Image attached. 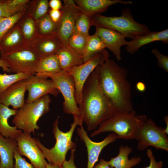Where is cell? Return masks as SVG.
I'll return each instance as SVG.
<instances>
[{"label":"cell","mask_w":168,"mask_h":168,"mask_svg":"<svg viewBox=\"0 0 168 168\" xmlns=\"http://www.w3.org/2000/svg\"><path fill=\"white\" fill-rule=\"evenodd\" d=\"M96 69L102 90L115 105L118 112H130L134 110L127 69L109 58Z\"/></svg>","instance_id":"obj_1"},{"label":"cell","mask_w":168,"mask_h":168,"mask_svg":"<svg viewBox=\"0 0 168 168\" xmlns=\"http://www.w3.org/2000/svg\"><path fill=\"white\" fill-rule=\"evenodd\" d=\"M82 96L81 117L89 131L96 129L101 123L118 111L102 90L96 68L84 85Z\"/></svg>","instance_id":"obj_2"},{"label":"cell","mask_w":168,"mask_h":168,"mask_svg":"<svg viewBox=\"0 0 168 168\" xmlns=\"http://www.w3.org/2000/svg\"><path fill=\"white\" fill-rule=\"evenodd\" d=\"M147 119L145 115L137 114L134 110L118 111L101 123L90 136L93 137L102 133L112 132L117 135V139L138 141L141 129Z\"/></svg>","instance_id":"obj_3"},{"label":"cell","mask_w":168,"mask_h":168,"mask_svg":"<svg viewBox=\"0 0 168 168\" xmlns=\"http://www.w3.org/2000/svg\"><path fill=\"white\" fill-rule=\"evenodd\" d=\"M74 119V122L70 125L69 130L66 132H63L59 129L58 118L55 121L52 132L56 142L54 147L51 148H46L38 139L35 138L36 144L49 163L62 166L63 163L66 160V156L68 151L76 149V144L72 140V135L77 125L82 126L83 121L80 117H75Z\"/></svg>","instance_id":"obj_4"},{"label":"cell","mask_w":168,"mask_h":168,"mask_svg":"<svg viewBox=\"0 0 168 168\" xmlns=\"http://www.w3.org/2000/svg\"><path fill=\"white\" fill-rule=\"evenodd\" d=\"M91 26L111 29L132 39L150 31L146 25L135 20L130 9L127 7L122 10L120 16H107L97 14L91 17Z\"/></svg>","instance_id":"obj_5"},{"label":"cell","mask_w":168,"mask_h":168,"mask_svg":"<svg viewBox=\"0 0 168 168\" xmlns=\"http://www.w3.org/2000/svg\"><path fill=\"white\" fill-rule=\"evenodd\" d=\"M51 99L47 94L31 103L25 102L17 111L12 123L17 129L23 132L35 134L39 129L37 122L40 118L50 110Z\"/></svg>","instance_id":"obj_6"},{"label":"cell","mask_w":168,"mask_h":168,"mask_svg":"<svg viewBox=\"0 0 168 168\" xmlns=\"http://www.w3.org/2000/svg\"><path fill=\"white\" fill-rule=\"evenodd\" d=\"M38 76L50 78L64 99L63 110L66 113L75 117H81V111L77 104L75 84L72 76L67 72L62 70L54 74H35Z\"/></svg>","instance_id":"obj_7"},{"label":"cell","mask_w":168,"mask_h":168,"mask_svg":"<svg viewBox=\"0 0 168 168\" xmlns=\"http://www.w3.org/2000/svg\"><path fill=\"white\" fill-rule=\"evenodd\" d=\"M40 58L30 44H26L13 52L1 56L0 58L7 63L11 72L32 75L35 74Z\"/></svg>","instance_id":"obj_8"},{"label":"cell","mask_w":168,"mask_h":168,"mask_svg":"<svg viewBox=\"0 0 168 168\" xmlns=\"http://www.w3.org/2000/svg\"><path fill=\"white\" fill-rule=\"evenodd\" d=\"M109 57L108 51L104 49L88 61L66 71L73 79L76 90V101L79 108L82 105L83 89L86 80L95 69Z\"/></svg>","instance_id":"obj_9"},{"label":"cell","mask_w":168,"mask_h":168,"mask_svg":"<svg viewBox=\"0 0 168 168\" xmlns=\"http://www.w3.org/2000/svg\"><path fill=\"white\" fill-rule=\"evenodd\" d=\"M164 129L157 126L151 119L147 118L142 127L137 145L138 149L143 151L149 146L168 151V138Z\"/></svg>","instance_id":"obj_10"},{"label":"cell","mask_w":168,"mask_h":168,"mask_svg":"<svg viewBox=\"0 0 168 168\" xmlns=\"http://www.w3.org/2000/svg\"><path fill=\"white\" fill-rule=\"evenodd\" d=\"M61 9L62 15L58 23L56 34L63 44L68 40L74 31L76 20L81 12L74 0H64Z\"/></svg>","instance_id":"obj_11"},{"label":"cell","mask_w":168,"mask_h":168,"mask_svg":"<svg viewBox=\"0 0 168 168\" xmlns=\"http://www.w3.org/2000/svg\"><path fill=\"white\" fill-rule=\"evenodd\" d=\"M17 149L21 156L27 157L35 168H46L48 163L30 134L22 132L16 139Z\"/></svg>","instance_id":"obj_12"},{"label":"cell","mask_w":168,"mask_h":168,"mask_svg":"<svg viewBox=\"0 0 168 168\" xmlns=\"http://www.w3.org/2000/svg\"><path fill=\"white\" fill-rule=\"evenodd\" d=\"M48 78L34 74L26 79L28 96L25 102H32L47 94H51L57 96L60 93L52 80Z\"/></svg>","instance_id":"obj_13"},{"label":"cell","mask_w":168,"mask_h":168,"mask_svg":"<svg viewBox=\"0 0 168 168\" xmlns=\"http://www.w3.org/2000/svg\"><path fill=\"white\" fill-rule=\"evenodd\" d=\"M78 128L77 132L80 139L85 144L88 153L87 168H93L98 161L99 157L102 149L109 144L117 139V135L112 133L103 140L99 142L92 141L88 137L83 126Z\"/></svg>","instance_id":"obj_14"},{"label":"cell","mask_w":168,"mask_h":168,"mask_svg":"<svg viewBox=\"0 0 168 168\" xmlns=\"http://www.w3.org/2000/svg\"><path fill=\"white\" fill-rule=\"evenodd\" d=\"M95 34L99 37L107 48L115 56L116 59L120 61L121 47L127 45L128 41L125 40V37L116 30L105 27L96 26Z\"/></svg>","instance_id":"obj_15"},{"label":"cell","mask_w":168,"mask_h":168,"mask_svg":"<svg viewBox=\"0 0 168 168\" xmlns=\"http://www.w3.org/2000/svg\"><path fill=\"white\" fill-rule=\"evenodd\" d=\"M26 79L14 83L2 93L0 95V103L8 107L11 105L16 110L22 107L25 103Z\"/></svg>","instance_id":"obj_16"},{"label":"cell","mask_w":168,"mask_h":168,"mask_svg":"<svg viewBox=\"0 0 168 168\" xmlns=\"http://www.w3.org/2000/svg\"><path fill=\"white\" fill-rule=\"evenodd\" d=\"M75 3L81 12L91 17L107 10L111 5L117 3L132 4L130 1L121 0H75Z\"/></svg>","instance_id":"obj_17"},{"label":"cell","mask_w":168,"mask_h":168,"mask_svg":"<svg viewBox=\"0 0 168 168\" xmlns=\"http://www.w3.org/2000/svg\"><path fill=\"white\" fill-rule=\"evenodd\" d=\"M30 44L40 57L55 54L63 44L56 34L37 35Z\"/></svg>","instance_id":"obj_18"},{"label":"cell","mask_w":168,"mask_h":168,"mask_svg":"<svg viewBox=\"0 0 168 168\" xmlns=\"http://www.w3.org/2000/svg\"><path fill=\"white\" fill-rule=\"evenodd\" d=\"M157 41H162L165 44H168V29L160 31H150L145 35L137 37L128 42L125 48L128 53L133 54L144 45Z\"/></svg>","instance_id":"obj_19"},{"label":"cell","mask_w":168,"mask_h":168,"mask_svg":"<svg viewBox=\"0 0 168 168\" xmlns=\"http://www.w3.org/2000/svg\"><path fill=\"white\" fill-rule=\"evenodd\" d=\"M55 54L63 71H67L84 63L82 55L68 44H63Z\"/></svg>","instance_id":"obj_20"},{"label":"cell","mask_w":168,"mask_h":168,"mask_svg":"<svg viewBox=\"0 0 168 168\" xmlns=\"http://www.w3.org/2000/svg\"><path fill=\"white\" fill-rule=\"evenodd\" d=\"M25 44L19 29L16 24L0 41V55L13 52Z\"/></svg>","instance_id":"obj_21"},{"label":"cell","mask_w":168,"mask_h":168,"mask_svg":"<svg viewBox=\"0 0 168 168\" xmlns=\"http://www.w3.org/2000/svg\"><path fill=\"white\" fill-rule=\"evenodd\" d=\"M17 111L0 103V133L6 138L16 139L22 132L15 126H10L8 122L9 118L14 116Z\"/></svg>","instance_id":"obj_22"},{"label":"cell","mask_w":168,"mask_h":168,"mask_svg":"<svg viewBox=\"0 0 168 168\" xmlns=\"http://www.w3.org/2000/svg\"><path fill=\"white\" fill-rule=\"evenodd\" d=\"M17 145L15 139L6 138L0 133V168H13L14 152Z\"/></svg>","instance_id":"obj_23"},{"label":"cell","mask_w":168,"mask_h":168,"mask_svg":"<svg viewBox=\"0 0 168 168\" xmlns=\"http://www.w3.org/2000/svg\"><path fill=\"white\" fill-rule=\"evenodd\" d=\"M132 151L133 149L128 146H120L118 155L108 161L110 166L114 168H131L139 164L142 161L140 156L128 158Z\"/></svg>","instance_id":"obj_24"},{"label":"cell","mask_w":168,"mask_h":168,"mask_svg":"<svg viewBox=\"0 0 168 168\" xmlns=\"http://www.w3.org/2000/svg\"><path fill=\"white\" fill-rule=\"evenodd\" d=\"M16 24L19 29L25 44H30L38 35L36 21L25 12Z\"/></svg>","instance_id":"obj_25"},{"label":"cell","mask_w":168,"mask_h":168,"mask_svg":"<svg viewBox=\"0 0 168 168\" xmlns=\"http://www.w3.org/2000/svg\"><path fill=\"white\" fill-rule=\"evenodd\" d=\"M62 70L57 57L54 54L40 58L36 66L35 74H54Z\"/></svg>","instance_id":"obj_26"},{"label":"cell","mask_w":168,"mask_h":168,"mask_svg":"<svg viewBox=\"0 0 168 168\" xmlns=\"http://www.w3.org/2000/svg\"><path fill=\"white\" fill-rule=\"evenodd\" d=\"M105 45L101 39L94 34L89 35L87 38L86 47L82 55L85 63L105 48Z\"/></svg>","instance_id":"obj_27"},{"label":"cell","mask_w":168,"mask_h":168,"mask_svg":"<svg viewBox=\"0 0 168 168\" xmlns=\"http://www.w3.org/2000/svg\"><path fill=\"white\" fill-rule=\"evenodd\" d=\"M49 2L48 0H30L25 11L26 13L37 21L48 13L49 7Z\"/></svg>","instance_id":"obj_28"},{"label":"cell","mask_w":168,"mask_h":168,"mask_svg":"<svg viewBox=\"0 0 168 168\" xmlns=\"http://www.w3.org/2000/svg\"><path fill=\"white\" fill-rule=\"evenodd\" d=\"M58 23L54 22L48 13L36 21L38 35L45 36L56 34Z\"/></svg>","instance_id":"obj_29"},{"label":"cell","mask_w":168,"mask_h":168,"mask_svg":"<svg viewBox=\"0 0 168 168\" xmlns=\"http://www.w3.org/2000/svg\"><path fill=\"white\" fill-rule=\"evenodd\" d=\"M30 76L22 73L9 74L0 73V95L14 83L26 79Z\"/></svg>","instance_id":"obj_30"},{"label":"cell","mask_w":168,"mask_h":168,"mask_svg":"<svg viewBox=\"0 0 168 168\" xmlns=\"http://www.w3.org/2000/svg\"><path fill=\"white\" fill-rule=\"evenodd\" d=\"M25 12L24 11L10 16L0 18V41Z\"/></svg>","instance_id":"obj_31"},{"label":"cell","mask_w":168,"mask_h":168,"mask_svg":"<svg viewBox=\"0 0 168 168\" xmlns=\"http://www.w3.org/2000/svg\"><path fill=\"white\" fill-rule=\"evenodd\" d=\"M91 26V17L81 12L76 20L74 31L87 36Z\"/></svg>","instance_id":"obj_32"},{"label":"cell","mask_w":168,"mask_h":168,"mask_svg":"<svg viewBox=\"0 0 168 168\" xmlns=\"http://www.w3.org/2000/svg\"><path fill=\"white\" fill-rule=\"evenodd\" d=\"M87 36L74 31L69 39L68 44L82 55L86 47Z\"/></svg>","instance_id":"obj_33"},{"label":"cell","mask_w":168,"mask_h":168,"mask_svg":"<svg viewBox=\"0 0 168 168\" xmlns=\"http://www.w3.org/2000/svg\"><path fill=\"white\" fill-rule=\"evenodd\" d=\"M151 52L157 59L159 66L168 72V56L164 55L156 48L152 49Z\"/></svg>","instance_id":"obj_34"},{"label":"cell","mask_w":168,"mask_h":168,"mask_svg":"<svg viewBox=\"0 0 168 168\" xmlns=\"http://www.w3.org/2000/svg\"><path fill=\"white\" fill-rule=\"evenodd\" d=\"M14 158L15 162L13 168H35L31 164L28 162L21 156L17 148L14 151Z\"/></svg>","instance_id":"obj_35"},{"label":"cell","mask_w":168,"mask_h":168,"mask_svg":"<svg viewBox=\"0 0 168 168\" xmlns=\"http://www.w3.org/2000/svg\"><path fill=\"white\" fill-rule=\"evenodd\" d=\"M147 155L150 160V164L148 166L143 168H162L163 162L161 161H156L153 152L151 148H148L147 152Z\"/></svg>","instance_id":"obj_36"},{"label":"cell","mask_w":168,"mask_h":168,"mask_svg":"<svg viewBox=\"0 0 168 168\" xmlns=\"http://www.w3.org/2000/svg\"><path fill=\"white\" fill-rule=\"evenodd\" d=\"M75 149L71 150V154L69 159L68 161L66 160L63 163V168H77L74 163L75 154Z\"/></svg>","instance_id":"obj_37"},{"label":"cell","mask_w":168,"mask_h":168,"mask_svg":"<svg viewBox=\"0 0 168 168\" xmlns=\"http://www.w3.org/2000/svg\"><path fill=\"white\" fill-rule=\"evenodd\" d=\"M51 19L55 22L58 23L62 15L61 10L50 9L48 12Z\"/></svg>","instance_id":"obj_38"},{"label":"cell","mask_w":168,"mask_h":168,"mask_svg":"<svg viewBox=\"0 0 168 168\" xmlns=\"http://www.w3.org/2000/svg\"><path fill=\"white\" fill-rule=\"evenodd\" d=\"M49 6L51 9L61 10L63 7V5L60 0H50L49 1Z\"/></svg>","instance_id":"obj_39"},{"label":"cell","mask_w":168,"mask_h":168,"mask_svg":"<svg viewBox=\"0 0 168 168\" xmlns=\"http://www.w3.org/2000/svg\"><path fill=\"white\" fill-rule=\"evenodd\" d=\"M93 168H114L110 167L108 161H107L101 158L99 163L96 165Z\"/></svg>","instance_id":"obj_40"},{"label":"cell","mask_w":168,"mask_h":168,"mask_svg":"<svg viewBox=\"0 0 168 168\" xmlns=\"http://www.w3.org/2000/svg\"><path fill=\"white\" fill-rule=\"evenodd\" d=\"M0 67L2 68L4 71L8 73L11 72L8 64L4 60L1 58H0Z\"/></svg>","instance_id":"obj_41"},{"label":"cell","mask_w":168,"mask_h":168,"mask_svg":"<svg viewBox=\"0 0 168 168\" xmlns=\"http://www.w3.org/2000/svg\"><path fill=\"white\" fill-rule=\"evenodd\" d=\"M136 88L137 90L140 92L145 91L146 89L145 84L141 82H139L137 83Z\"/></svg>","instance_id":"obj_42"},{"label":"cell","mask_w":168,"mask_h":168,"mask_svg":"<svg viewBox=\"0 0 168 168\" xmlns=\"http://www.w3.org/2000/svg\"><path fill=\"white\" fill-rule=\"evenodd\" d=\"M164 121L166 123V128L164 129L163 131L167 134H168V116H165L164 119Z\"/></svg>","instance_id":"obj_43"},{"label":"cell","mask_w":168,"mask_h":168,"mask_svg":"<svg viewBox=\"0 0 168 168\" xmlns=\"http://www.w3.org/2000/svg\"><path fill=\"white\" fill-rule=\"evenodd\" d=\"M46 168H63L62 166H59L52 164L49 163H48Z\"/></svg>","instance_id":"obj_44"}]
</instances>
